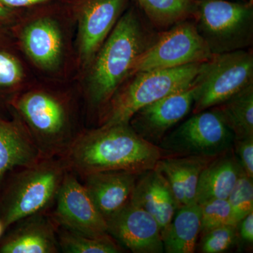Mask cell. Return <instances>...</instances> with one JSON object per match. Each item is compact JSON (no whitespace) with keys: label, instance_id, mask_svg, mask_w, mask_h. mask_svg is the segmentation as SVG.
<instances>
[{"label":"cell","instance_id":"1","mask_svg":"<svg viewBox=\"0 0 253 253\" xmlns=\"http://www.w3.org/2000/svg\"><path fill=\"white\" fill-rule=\"evenodd\" d=\"M162 150L138 135L129 123L100 126L79 132L62 156L68 171L82 178L91 173L154 169Z\"/></svg>","mask_w":253,"mask_h":253},{"label":"cell","instance_id":"2","mask_svg":"<svg viewBox=\"0 0 253 253\" xmlns=\"http://www.w3.org/2000/svg\"><path fill=\"white\" fill-rule=\"evenodd\" d=\"M138 15L129 9L118 19L94 59L89 82L91 104L106 109L146 47Z\"/></svg>","mask_w":253,"mask_h":253},{"label":"cell","instance_id":"3","mask_svg":"<svg viewBox=\"0 0 253 253\" xmlns=\"http://www.w3.org/2000/svg\"><path fill=\"white\" fill-rule=\"evenodd\" d=\"M68 171L61 157L44 158L14 169L0 194V219L5 229L37 213L48 212Z\"/></svg>","mask_w":253,"mask_h":253},{"label":"cell","instance_id":"4","mask_svg":"<svg viewBox=\"0 0 253 253\" xmlns=\"http://www.w3.org/2000/svg\"><path fill=\"white\" fill-rule=\"evenodd\" d=\"M202 63L136 73L133 81L109 101L101 126L129 123L139 110L189 87L194 83Z\"/></svg>","mask_w":253,"mask_h":253},{"label":"cell","instance_id":"5","mask_svg":"<svg viewBox=\"0 0 253 253\" xmlns=\"http://www.w3.org/2000/svg\"><path fill=\"white\" fill-rule=\"evenodd\" d=\"M212 54L244 49L252 42L253 1L197 0L194 18Z\"/></svg>","mask_w":253,"mask_h":253},{"label":"cell","instance_id":"6","mask_svg":"<svg viewBox=\"0 0 253 253\" xmlns=\"http://www.w3.org/2000/svg\"><path fill=\"white\" fill-rule=\"evenodd\" d=\"M13 106L44 158L62 157L78 136L71 131L66 104L54 95L31 91Z\"/></svg>","mask_w":253,"mask_h":253},{"label":"cell","instance_id":"7","mask_svg":"<svg viewBox=\"0 0 253 253\" xmlns=\"http://www.w3.org/2000/svg\"><path fill=\"white\" fill-rule=\"evenodd\" d=\"M253 78L252 53L241 49L213 55L195 79L193 113L222 104L252 84Z\"/></svg>","mask_w":253,"mask_h":253},{"label":"cell","instance_id":"8","mask_svg":"<svg viewBox=\"0 0 253 253\" xmlns=\"http://www.w3.org/2000/svg\"><path fill=\"white\" fill-rule=\"evenodd\" d=\"M234 135L215 109L194 114L166 134L160 148L165 156L215 157L233 147Z\"/></svg>","mask_w":253,"mask_h":253},{"label":"cell","instance_id":"9","mask_svg":"<svg viewBox=\"0 0 253 253\" xmlns=\"http://www.w3.org/2000/svg\"><path fill=\"white\" fill-rule=\"evenodd\" d=\"M213 55L194 22L186 20L172 26L146 47L136 59L131 74L204 63Z\"/></svg>","mask_w":253,"mask_h":253},{"label":"cell","instance_id":"10","mask_svg":"<svg viewBox=\"0 0 253 253\" xmlns=\"http://www.w3.org/2000/svg\"><path fill=\"white\" fill-rule=\"evenodd\" d=\"M58 226L86 235L108 234L107 224L76 174L68 171L49 211Z\"/></svg>","mask_w":253,"mask_h":253},{"label":"cell","instance_id":"11","mask_svg":"<svg viewBox=\"0 0 253 253\" xmlns=\"http://www.w3.org/2000/svg\"><path fill=\"white\" fill-rule=\"evenodd\" d=\"M106 221L108 234L123 249L134 253H164L157 221L130 201Z\"/></svg>","mask_w":253,"mask_h":253},{"label":"cell","instance_id":"12","mask_svg":"<svg viewBox=\"0 0 253 253\" xmlns=\"http://www.w3.org/2000/svg\"><path fill=\"white\" fill-rule=\"evenodd\" d=\"M195 96L194 83L145 106L131 117L129 124L138 135L158 146L168 131L192 109Z\"/></svg>","mask_w":253,"mask_h":253},{"label":"cell","instance_id":"13","mask_svg":"<svg viewBox=\"0 0 253 253\" xmlns=\"http://www.w3.org/2000/svg\"><path fill=\"white\" fill-rule=\"evenodd\" d=\"M128 0H85L80 12L79 49L89 63L103 45L124 11Z\"/></svg>","mask_w":253,"mask_h":253},{"label":"cell","instance_id":"14","mask_svg":"<svg viewBox=\"0 0 253 253\" xmlns=\"http://www.w3.org/2000/svg\"><path fill=\"white\" fill-rule=\"evenodd\" d=\"M12 226L14 229L0 244V253L60 252L58 226L49 211L32 214Z\"/></svg>","mask_w":253,"mask_h":253},{"label":"cell","instance_id":"15","mask_svg":"<svg viewBox=\"0 0 253 253\" xmlns=\"http://www.w3.org/2000/svg\"><path fill=\"white\" fill-rule=\"evenodd\" d=\"M130 202L154 217L163 239L179 208L167 179L155 168L145 171L138 176Z\"/></svg>","mask_w":253,"mask_h":253},{"label":"cell","instance_id":"16","mask_svg":"<svg viewBox=\"0 0 253 253\" xmlns=\"http://www.w3.org/2000/svg\"><path fill=\"white\" fill-rule=\"evenodd\" d=\"M140 174L130 171L109 170L83 176V185L105 220L129 202Z\"/></svg>","mask_w":253,"mask_h":253},{"label":"cell","instance_id":"17","mask_svg":"<svg viewBox=\"0 0 253 253\" xmlns=\"http://www.w3.org/2000/svg\"><path fill=\"white\" fill-rule=\"evenodd\" d=\"M44 158L23 121L0 117V186L9 173Z\"/></svg>","mask_w":253,"mask_h":253},{"label":"cell","instance_id":"18","mask_svg":"<svg viewBox=\"0 0 253 253\" xmlns=\"http://www.w3.org/2000/svg\"><path fill=\"white\" fill-rule=\"evenodd\" d=\"M210 156H164L155 169L167 179L179 207L196 202V189L201 172L212 160Z\"/></svg>","mask_w":253,"mask_h":253},{"label":"cell","instance_id":"19","mask_svg":"<svg viewBox=\"0 0 253 253\" xmlns=\"http://www.w3.org/2000/svg\"><path fill=\"white\" fill-rule=\"evenodd\" d=\"M233 147L212 160L200 175L196 202L227 199L240 176L244 173Z\"/></svg>","mask_w":253,"mask_h":253},{"label":"cell","instance_id":"20","mask_svg":"<svg viewBox=\"0 0 253 253\" xmlns=\"http://www.w3.org/2000/svg\"><path fill=\"white\" fill-rule=\"evenodd\" d=\"M22 42L28 56L41 67L52 68L59 62L62 38L51 19L41 18L31 23L23 32Z\"/></svg>","mask_w":253,"mask_h":253},{"label":"cell","instance_id":"21","mask_svg":"<svg viewBox=\"0 0 253 253\" xmlns=\"http://www.w3.org/2000/svg\"><path fill=\"white\" fill-rule=\"evenodd\" d=\"M201 228L200 205L194 203L178 208L163 239L164 253L196 252Z\"/></svg>","mask_w":253,"mask_h":253},{"label":"cell","instance_id":"22","mask_svg":"<svg viewBox=\"0 0 253 253\" xmlns=\"http://www.w3.org/2000/svg\"><path fill=\"white\" fill-rule=\"evenodd\" d=\"M213 109L232 131L234 139L253 136V83Z\"/></svg>","mask_w":253,"mask_h":253},{"label":"cell","instance_id":"23","mask_svg":"<svg viewBox=\"0 0 253 253\" xmlns=\"http://www.w3.org/2000/svg\"><path fill=\"white\" fill-rule=\"evenodd\" d=\"M139 9L156 26L168 28L194 19L197 0H134Z\"/></svg>","mask_w":253,"mask_h":253},{"label":"cell","instance_id":"24","mask_svg":"<svg viewBox=\"0 0 253 253\" xmlns=\"http://www.w3.org/2000/svg\"><path fill=\"white\" fill-rule=\"evenodd\" d=\"M60 251L66 253H119L124 249L109 234L94 236L58 226Z\"/></svg>","mask_w":253,"mask_h":253},{"label":"cell","instance_id":"25","mask_svg":"<svg viewBox=\"0 0 253 253\" xmlns=\"http://www.w3.org/2000/svg\"><path fill=\"white\" fill-rule=\"evenodd\" d=\"M239 249L237 225L213 228L200 235L196 251L201 253H224Z\"/></svg>","mask_w":253,"mask_h":253},{"label":"cell","instance_id":"26","mask_svg":"<svg viewBox=\"0 0 253 253\" xmlns=\"http://www.w3.org/2000/svg\"><path fill=\"white\" fill-rule=\"evenodd\" d=\"M200 206L201 209L200 235L217 226L237 225L227 199L211 200Z\"/></svg>","mask_w":253,"mask_h":253},{"label":"cell","instance_id":"27","mask_svg":"<svg viewBox=\"0 0 253 253\" xmlns=\"http://www.w3.org/2000/svg\"><path fill=\"white\" fill-rule=\"evenodd\" d=\"M242 173L228 197L236 222L253 212V181Z\"/></svg>","mask_w":253,"mask_h":253},{"label":"cell","instance_id":"28","mask_svg":"<svg viewBox=\"0 0 253 253\" xmlns=\"http://www.w3.org/2000/svg\"><path fill=\"white\" fill-rule=\"evenodd\" d=\"M23 78L21 65L14 56L0 51V87H11Z\"/></svg>","mask_w":253,"mask_h":253},{"label":"cell","instance_id":"29","mask_svg":"<svg viewBox=\"0 0 253 253\" xmlns=\"http://www.w3.org/2000/svg\"><path fill=\"white\" fill-rule=\"evenodd\" d=\"M233 149L245 174L253 179V136L234 139Z\"/></svg>","mask_w":253,"mask_h":253},{"label":"cell","instance_id":"30","mask_svg":"<svg viewBox=\"0 0 253 253\" xmlns=\"http://www.w3.org/2000/svg\"><path fill=\"white\" fill-rule=\"evenodd\" d=\"M239 249H251L253 245V212L249 213L237 223Z\"/></svg>","mask_w":253,"mask_h":253},{"label":"cell","instance_id":"31","mask_svg":"<svg viewBox=\"0 0 253 253\" xmlns=\"http://www.w3.org/2000/svg\"><path fill=\"white\" fill-rule=\"evenodd\" d=\"M49 0H0V4L7 8L26 7L42 4Z\"/></svg>","mask_w":253,"mask_h":253},{"label":"cell","instance_id":"32","mask_svg":"<svg viewBox=\"0 0 253 253\" xmlns=\"http://www.w3.org/2000/svg\"><path fill=\"white\" fill-rule=\"evenodd\" d=\"M9 8L3 6L2 4H0V21L1 20L6 19L7 18L9 15Z\"/></svg>","mask_w":253,"mask_h":253},{"label":"cell","instance_id":"33","mask_svg":"<svg viewBox=\"0 0 253 253\" xmlns=\"http://www.w3.org/2000/svg\"><path fill=\"white\" fill-rule=\"evenodd\" d=\"M5 228L4 226V224H3L2 221L0 219V237L2 235L3 232H4Z\"/></svg>","mask_w":253,"mask_h":253},{"label":"cell","instance_id":"34","mask_svg":"<svg viewBox=\"0 0 253 253\" xmlns=\"http://www.w3.org/2000/svg\"><path fill=\"white\" fill-rule=\"evenodd\" d=\"M238 1H246V0H238Z\"/></svg>","mask_w":253,"mask_h":253},{"label":"cell","instance_id":"35","mask_svg":"<svg viewBox=\"0 0 253 253\" xmlns=\"http://www.w3.org/2000/svg\"><path fill=\"white\" fill-rule=\"evenodd\" d=\"M251 1H253V0H251Z\"/></svg>","mask_w":253,"mask_h":253}]
</instances>
